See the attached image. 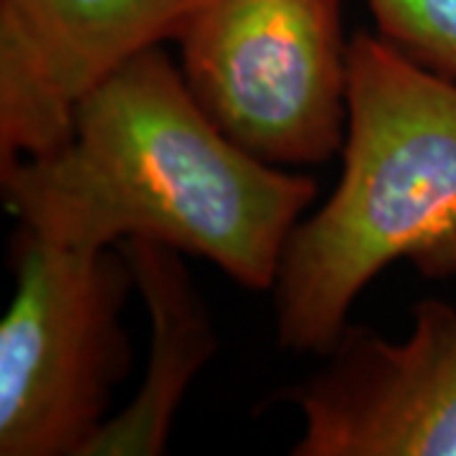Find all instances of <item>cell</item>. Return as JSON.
<instances>
[{"label": "cell", "mask_w": 456, "mask_h": 456, "mask_svg": "<svg viewBox=\"0 0 456 456\" xmlns=\"http://www.w3.org/2000/svg\"><path fill=\"white\" fill-rule=\"evenodd\" d=\"M5 208L38 239L112 248L147 239L272 292L294 226L317 196L310 175L231 142L163 46L94 86L59 150L0 167Z\"/></svg>", "instance_id": "6da1fadb"}, {"label": "cell", "mask_w": 456, "mask_h": 456, "mask_svg": "<svg viewBox=\"0 0 456 456\" xmlns=\"http://www.w3.org/2000/svg\"><path fill=\"white\" fill-rule=\"evenodd\" d=\"M401 259L456 274V82L358 31L340 183L294 226L272 287L279 347L325 355L360 292Z\"/></svg>", "instance_id": "7a4b0ae2"}, {"label": "cell", "mask_w": 456, "mask_h": 456, "mask_svg": "<svg viewBox=\"0 0 456 456\" xmlns=\"http://www.w3.org/2000/svg\"><path fill=\"white\" fill-rule=\"evenodd\" d=\"M16 292L0 322V454L84 456L132 368L122 310L130 261L71 248L18 228Z\"/></svg>", "instance_id": "3957f363"}, {"label": "cell", "mask_w": 456, "mask_h": 456, "mask_svg": "<svg viewBox=\"0 0 456 456\" xmlns=\"http://www.w3.org/2000/svg\"><path fill=\"white\" fill-rule=\"evenodd\" d=\"M178 44L191 94L248 155L299 167L342 152L350 41L340 0H208Z\"/></svg>", "instance_id": "277c9868"}, {"label": "cell", "mask_w": 456, "mask_h": 456, "mask_svg": "<svg viewBox=\"0 0 456 456\" xmlns=\"http://www.w3.org/2000/svg\"><path fill=\"white\" fill-rule=\"evenodd\" d=\"M408 338L347 325L325 368L292 391L294 456H456V310L413 305Z\"/></svg>", "instance_id": "5b68a950"}, {"label": "cell", "mask_w": 456, "mask_h": 456, "mask_svg": "<svg viewBox=\"0 0 456 456\" xmlns=\"http://www.w3.org/2000/svg\"><path fill=\"white\" fill-rule=\"evenodd\" d=\"M208 0H0V167L74 132L77 107L137 53L178 41Z\"/></svg>", "instance_id": "8992f818"}, {"label": "cell", "mask_w": 456, "mask_h": 456, "mask_svg": "<svg viewBox=\"0 0 456 456\" xmlns=\"http://www.w3.org/2000/svg\"><path fill=\"white\" fill-rule=\"evenodd\" d=\"M117 248L150 317V353L130 406L104 421L84 456H158L185 393L218 350V332L180 251L147 239H125Z\"/></svg>", "instance_id": "52a82bcc"}, {"label": "cell", "mask_w": 456, "mask_h": 456, "mask_svg": "<svg viewBox=\"0 0 456 456\" xmlns=\"http://www.w3.org/2000/svg\"><path fill=\"white\" fill-rule=\"evenodd\" d=\"M368 8L388 44L456 82V0H368Z\"/></svg>", "instance_id": "ba28073f"}]
</instances>
